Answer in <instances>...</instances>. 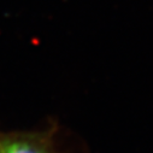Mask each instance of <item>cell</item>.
Returning a JSON list of instances; mask_svg holds the SVG:
<instances>
[{"instance_id":"cell-2","label":"cell","mask_w":153,"mask_h":153,"mask_svg":"<svg viewBox=\"0 0 153 153\" xmlns=\"http://www.w3.org/2000/svg\"><path fill=\"white\" fill-rule=\"evenodd\" d=\"M0 153H3V141H1V133H0Z\"/></svg>"},{"instance_id":"cell-1","label":"cell","mask_w":153,"mask_h":153,"mask_svg":"<svg viewBox=\"0 0 153 153\" xmlns=\"http://www.w3.org/2000/svg\"><path fill=\"white\" fill-rule=\"evenodd\" d=\"M3 153H60L53 130L1 134Z\"/></svg>"}]
</instances>
